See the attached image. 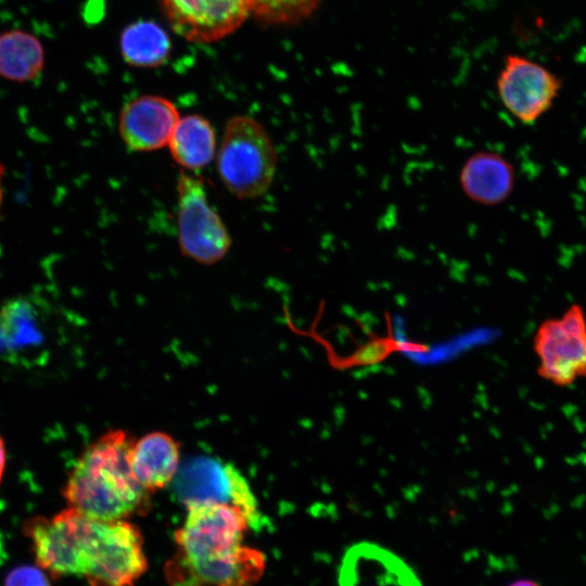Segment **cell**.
<instances>
[{"mask_svg": "<svg viewBox=\"0 0 586 586\" xmlns=\"http://www.w3.org/2000/svg\"><path fill=\"white\" fill-rule=\"evenodd\" d=\"M40 550L55 578L79 576L89 586H132L148 568L135 524L91 519L69 507L49 518Z\"/></svg>", "mask_w": 586, "mask_h": 586, "instance_id": "1", "label": "cell"}, {"mask_svg": "<svg viewBox=\"0 0 586 586\" xmlns=\"http://www.w3.org/2000/svg\"><path fill=\"white\" fill-rule=\"evenodd\" d=\"M186 508V520L175 533L178 556L167 566L171 586H253L265 558L242 545L250 527L242 510L215 501Z\"/></svg>", "mask_w": 586, "mask_h": 586, "instance_id": "2", "label": "cell"}, {"mask_svg": "<svg viewBox=\"0 0 586 586\" xmlns=\"http://www.w3.org/2000/svg\"><path fill=\"white\" fill-rule=\"evenodd\" d=\"M133 442L126 431L110 430L88 445L62 489L67 507L102 521L127 520L146 512L151 493L132 472Z\"/></svg>", "mask_w": 586, "mask_h": 586, "instance_id": "3", "label": "cell"}, {"mask_svg": "<svg viewBox=\"0 0 586 586\" xmlns=\"http://www.w3.org/2000/svg\"><path fill=\"white\" fill-rule=\"evenodd\" d=\"M278 154L266 128L249 115L231 117L216 154L218 176L227 190L241 200L268 191L276 176Z\"/></svg>", "mask_w": 586, "mask_h": 586, "instance_id": "4", "label": "cell"}, {"mask_svg": "<svg viewBox=\"0 0 586 586\" xmlns=\"http://www.w3.org/2000/svg\"><path fill=\"white\" fill-rule=\"evenodd\" d=\"M177 190V238L183 256L202 265L220 262L232 239L219 214L209 204L204 182L180 170Z\"/></svg>", "mask_w": 586, "mask_h": 586, "instance_id": "5", "label": "cell"}, {"mask_svg": "<svg viewBox=\"0 0 586 586\" xmlns=\"http://www.w3.org/2000/svg\"><path fill=\"white\" fill-rule=\"evenodd\" d=\"M534 351L538 374L556 386L565 387L586 378V316L578 304L560 317L544 320L536 330Z\"/></svg>", "mask_w": 586, "mask_h": 586, "instance_id": "6", "label": "cell"}, {"mask_svg": "<svg viewBox=\"0 0 586 586\" xmlns=\"http://www.w3.org/2000/svg\"><path fill=\"white\" fill-rule=\"evenodd\" d=\"M496 86L505 109L520 123L533 125L552 107L562 80L540 63L509 54L505 58Z\"/></svg>", "mask_w": 586, "mask_h": 586, "instance_id": "7", "label": "cell"}, {"mask_svg": "<svg viewBox=\"0 0 586 586\" xmlns=\"http://www.w3.org/2000/svg\"><path fill=\"white\" fill-rule=\"evenodd\" d=\"M173 30L188 41L211 43L234 33L252 15L251 0H158Z\"/></svg>", "mask_w": 586, "mask_h": 586, "instance_id": "8", "label": "cell"}, {"mask_svg": "<svg viewBox=\"0 0 586 586\" xmlns=\"http://www.w3.org/2000/svg\"><path fill=\"white\" fill-rule=\"evenodd\" d=\"M176 491L186 507L215 501L233 505L247 517L258 511L251 486L231 463L221 466L203 458L191 461L179 472Z\"/></svg>", "mask_w": 586, "mask_h": 586, "instance_id": "9", "label": "cell"}, {"mask_svg": "<svg viewBox=\"0 0 586 586\" xmlns=\"http://www.w3.org/2000/svg\"><path fill=\"white\" fill-rule=\"evenodd\" d=\"M179 119V111L170 100L143 94L123 106L118 131L129 151L152 152L167 146Z\"/></svg>", "mask_w": 586, "mask_h": 586, "instance_id": "10", "label": "cell"}, {"mask_svg": "<svg viewBox=\"0 0 586 586\" xmlns=\"http://www.w3.org/2000/svg\"><path fill=\"white\" fill-rule=\"evenodd\" d=\"M339 586H421L411 568L392 551L361 542L345 552Z\"/></svg>", "mask_w": 586, "mask_h": 586, "instance_id": "11", "label": "cell"}, {"mask_svg": "<svg viewBox=\"0 0 586 586\" xmlns=\"http://www.w3.org/2000/svg\"><path fill=\"white\" fill-rule=\"evenodd\" d=\"M459 181L468 199L481 205L495 206L506 202L512 194L515 171L505 156L477 151L464 161Z\"/></svg>", "mask_w": 586, "mask_h": 586, "instance_id": "12", "label": "cell"}, {"mask_svg": "<svg viewBox=\"0 0 586 586\" xmlns=\"http://www.w3.org/2000/svg\"><path fill=\"white\" fill-rule=\"evenodd\" d=\"M180 446L169 434L148 433L135 441L130 454L132 472L149 493L167 486L179 469Z\"/></svg>", "mask_w": 586, "mask_h": 586, "instance_id": "13", "label": "cell"}, {"mask_svg": "<svg viewBox=\"0 0 586 586\" xmlns=\"http://www.w3.org/2000/svg\"><path fill=\"white\" fill-rule=\"evenodd\" d=\"M46 50L35 34L13 28L0 34V77L18 84L36 79L43 71Z\"/></svg>", "mask_w": 586, "mask_h": 586, "instance_id": "14", "label": "cell"}, {"mask_svg": "<svg viewBox=\"0 0 586 586\" xmlns=\"http://www.w3.org/2000/svg\"><path fill=\"white\" fill-rule=\"evenodd\" d=\"M167 146L173 160L183 170H200L216 154L215 129L202 115H186L180 117Z\"/></svg>", "mask_w": 586, "mask_h": 586, "instance_id": "15", "label": "cell"}, {"mask_svg": "<svg viewBox=\"0 0 586 586\" xmlns=\"http://www.w3.org/2000/svg\"><path fill=\"white\" fill-rule=\"evenodd\" d=\"M119 48L124 62L129 66L155 68L168 60L171 41L161 25L153 21L140 20L123 29Z\"/></svg>", "mask_w": 586, "mask_h": 586, "instance_id": "16", "label": "cell"}, {"mask_svg": "<svg viewBox=\"0 0 586 586\" xmlns=\"http://www.w3.org/2000/svg\"><path fill=\"white\" fill-rule=\"evenodd\" d=\"M37 307L25 297L10 300L0 307V356L8 358L42 340Z\"/></svg>", "mask_w": 586, "mask_h": 586, "instance_id": "17", "label": "cell"}, {"mask_svg": "<svg viewBox=\"0 0 586 586\" xmlns=\"http://www.w3.org/2000/svg\"><path fill=\"white\" fill-rule=\"evenodd\" d=\"M322 0H251L252 15L270 25H294L310 17Z\"/></svg>", "mask_w": 586, "mask_h": 586, "instance_id": "18", "label": "cell"}, {"mask_svg": "<svg viewBox=\"0 0 586 586\" xmlns=\"http://www.w3.org/2000/svg\"><path fill=\"white\" fill-rule=\"evenodd\" d=\"M4 586H51L40 566L21 565L5 577Z\"/></svg>", "mask_w": 586, "mask_h": 586, "instance_id": "19", "label": "cell"}, {"mask_svg": "<svg viewBox=\"0 0 586 586\" xmlns=\"http://www.w3.org/2000/svg\"><path fill=\"white\" fill-rule=\"evenodd\" d=\"M7 464V448L2 436L0 435V482L2 480Z\"/></svg>", "mask_w": 586, "mask_h": 586, "instance_id": "20", "label": "cell"}, {"mask_svg": "<svg viewBox=\"0 0 586 586\" xmlns=\"http://www.w3.org/2000/svg\"><path fill=\"white\" fill-rule=\"evenodd\" d=\"M4 174H5L4 165L0 162V212H1L2 202H3V194H4L3 192Z\"/></svg>", "mask_w": 586, "mask_h": 586, "instance_id": "21", "label": "cell"}, {"mask_svg": "<svg viewBox=\"0 0 586 586\" xmlns=\"http://www.w3.org/2000/svg\"><path fill=\"white\" fill-rule=\"evenodd\" d=\"M508 586H540V585L537 584L536 582L532 581V579H519V581H515V582L511 583Z\"/></svg>", "mask_w": 586, "mask_h": 586, "instance_id": "22", "label": "cell"}]
</instances>
